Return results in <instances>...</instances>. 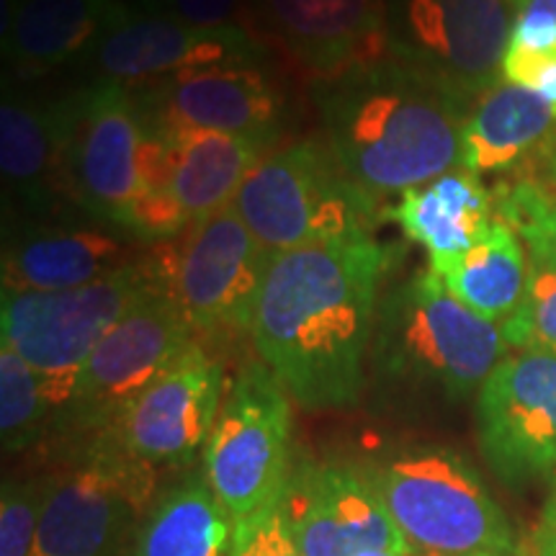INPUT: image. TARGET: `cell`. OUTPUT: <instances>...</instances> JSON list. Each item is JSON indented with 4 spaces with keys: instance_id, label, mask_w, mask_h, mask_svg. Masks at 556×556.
Masks as SVG:
<instances>
[{
    "instance_id": "8",
    "label": "cell",
    "mask_w": 556,
    "mask_h": 556,
    "mask_svg": "<svg viewBox=\"0 0 556 556\" xmlns=\"http://www.w3.org/2000/svg\"><path fill=\"white\" fill-rule=\"evenodd\" d=\"M507 0H384L387 58L464 103L503 83Z\"/></svg>"
},
{
    "instance_id": "6",
    "label": "cell",
    "mask_w": 556,
    "mask_h": 556,
    "mask_svg": "<svg viewBox=\"0 0 556 556\" xmlns=\"http://www.w3.org/2000/svg\"><path fill=\"white\" fill-rule=\"evenodd\" d=\"M232 206L274 253L371 232L381 219L379 201L361 191L330 150L312 139L263 157Z\"/></svg>"
},
{
    "instance_id": "10",
    "label": "cell",
    "mask_w": 556,
    "mask_h": 556,
    "mask_svg": "<svg viewBox=\"0 0 556 556\" xmlns=\"http://www.w3.org/2000/svg\"><path fill=\"white\" fill-rule=\"evenodd\" d=\"M142 150L144 122L124 83L99 80L65 99L60 191L122 232L142 191Z\"/></svg>"
},
{
    "instance_id": "11",
    "label": "cell",
    "mask_w": 556,
    "mask_h": 556,
    "mask_svg": "<svg viewBox=\"0 0 556 556\" xmlns=\"http://www.w3.org/2000/svg\"><path fill=\"white\" fill-rule=\"evenodd\" d=\"M197 336L173 278L157 281L90 353L65 417L78 428L106 433L152 381L199 343Z\"/></svg>"
},
{
    "instance_id": "2",
    "label": "cell",
    "mask_w": 556,
    "mask_h": 556,
    "mask_svg": "<svg viewBox=\"0 0 556 556\" xmlns=\"http://www.w3.org/2000/svg\"><path fill=\"white\" fill-rule=\"evenodd\" d=\"M325 148L374 201L464 168L469 103L392 58L312 83Z\"/></svg>"
},
{
    "instance_id": "31",
    "label": "cell",
    "mask_w": 556,
    "mask_h": 556,
    "mask_svg": "<svg viewBox=\"0 0 556 556\" xmlns=\"http://www.w3.org/2000/svg\"><path fill=\"white\" fill-rule=\"evenodd\" d=\"M229 556H304L291 536L281 503H274L255 510L240 523H235L232 552Z\"/></svg>"
},
{
    "instance_id": "19",
    "label": "cell",
    "mask_w": 556,
    "mask_h": 556,
    "mask_svg": "<svg viewBox=\"0 0 556 556\" xmlns=\"http://www.w3.org/2000/svg\"><path fill=\"white\" fill-rule=\"evenodd\" d=\"M137 263L127 242L103 229L29 227L5 242L3 289H78Z\"/></svg>"
},
{
    "instance_id": "39",
    "label": "cell",
    "mask_w": 556,
    "mask_h": 556,
    "mask_svg": "<svg viewBox=\"0 0 556 556\" xmlns=\"http://www.w3.org/2000/svg\"><path fill=\"white\" fill-rule=\"evenodd\" d=\"M103 3H109V0H103Z\"/></svg>"
},
{
    "instance_id": "33",
    "label": "cell",
    "mask_w": 556,
    "mask_h": 556,
    "mask_svg": "<svg viewBox=\"0 0 556 556\" xmlns=\"http://www.w3.org/2000/svg\"><path fill=\"white\" fill-rule=\"evenodd\" d=\"M144 3L199 29L245 26V0H144Z\"/></svg>"
},
{
    "instance_id": "26",
    "label": "cell",
    "mask_w": 556,
    "mask_h": 556,
    "mask_svg": "<svg viewBox=\"0 0 556 556\" xmlns=\"http://www.w3.org/2000/svg\"><path fill=\"white\" fill-rule=\"evenodd\" d=\"M435 274L458 302L503 325L526 294L531 258L518 235L505 222L495 219L475 248Z\"/></svg>"
},
{
    "instance_id": "1",
    "label": "cell",
    "mask_w": 556,
    "mask_h": 556,
    "mask_svg": "<svg viewBox=\"0 0 556 556\" xmlns=\"http://www.w3.org/2000/svg\"><path fill=\"white\" fill-rule=\"evenodd\" d=\"M392 263V250L371 232L274 253L250 336L296 405L348 409L361 400L381 278Z\"/></svg>"
},
{
    "instance_id": "13",
    "label": "cell",
    "mask_w": 556,
    "mask_h": 556,
    "mask_svg": "<svg viewBox=\"0 0 556 556\" xmlns=\"http://www.w3.org/2000/svg\"><path fill=\"white\" fill-rule=\"evenodd\" d=\"M274 250L261 245L232 204L191 222L173 266V291L199 336L250 332Z\"/></svg>"
},
{
    "instance_id": "37",
    "label": "cell",
    "mask_w": 556,
    "mask_h": 556,
    "mask_svg": "<svg viewBox=\"0 0 556 556\" xmlns=\"http://www.w3.org/2000/svg\"><path fill=\"white\" fill-rule=\"evenodd\" d=\"M552 180L556 184V152H554V157H552Z\"/></svg>"
},
{
    "instance_id": "15",
    "label": "cell",
    "mask_w": 556,
    "mask_h": 556,
    "mask_svg": "<svg viewBox=\"0 0 556 556\" xmlns=\"http://www.w3.org/2000/svg\"><path fill=\"white\" fill-rule=\"evenodd\" d=\"M261 45L248 26L199 29L170 13L144 3V9L111 5L109 21L90 60L101 80L152 83L189 70L219 65H255Z\"/></svg>"
},
{
    "instance_id": "25",
    "label": "cell",
    "mask_w": 556,
    "mask_h": 556,
    "mask_svg": "<svg viewBox=\"0 0 556 556\" xmlns=\"http://www.w3.org/2000/svg\"><path fill=\"white\" fill-rule=\"evenodd\" d=\"M235 520L208 490L204 475L170 486L148 510L135 556H229Z\"/></svg>"
},
{
    "instance_id": "4",
    "label": "cell",
    "mask_w": 556,
    "mask_h": 556,
    "mask_svg": "<svg viewBox=\"0 0 556 556\" xmlns=\"http://www.w3.org/2000/svg\"><path fill=\"white\" fill-rule=\"evenodd\" d=\"M387 513L420 556H505L516 531L456 451L413 446L361 464Z\"/></svg>"
},
{
    "instance_id": "3",
    "label": "cell",
    "mask_w": 556,
    "mask_h": 556,
    "mask_svg": "<svg viewBox=\"0 0 556 556\" xmlns=\"http://www.w3.org/2000/svg\"><path fill=\"white\" fill-rule=\"evenodd\" d=\"M507 353L503 328L458 302L433 268L415 270L379 299L368 356L384 384L464 400Z\"/></svg>"
},
{
    "instance_id": "16",
    "label": "cell",
    "mask_w": 556,
    "mask_h": 556,
    "mask_svg": "<svg viewBox=\"0 0 556 556\" xmlns=\"http://www.w3.org/2000/svg\"><path fill=\"white\" fill-rule=\"evenodd\" d=\"M142 119L160 131H222L261 142L281 131L283 99L255 65H219L168 75L131 90Z\"/></svg>"
},
{
    "instance_id": "32",
    "label": "cell",
    "mask_w": 556,
    "mask_h": 556,
    "mask_svg": "<svg viewBox=\"0 0 556 556\" xmlns=\"http://www.w3.org/2000/svg\"><path fill=\"white\" fill-rule=\"evenodd\" d=\"M507 47L523 52L556 50V0H523Z\"/></svg>"
},
{
    "instance_id": "17",
    "label": "cell",
    "mask_w": 556,
    "mask_h": 556,
    "mask_svg": "<svg viewBox=\"0 0 556 556\" xmlns=\"http://www.w3.org/2000/svg\"><path fill=\"white\" fill-rule=\"evenodd\" d=\"M222 402L225 368L197 343L131 402L111 433L152 469L180 467L204 451Z\"/></svg>"
},
{
    "instance_id": "12",
    "label": "cell",
    "mask_w": 556,
    "mask_h": 556,
    "mask_svg": "<svg viewBox=\"0 0 556 556\" xmlns=\"http://www.w3.org/2000/svg\"><path fill=\"white\" fill-rule=\"evenodd\" d=\"M477 441L507 486L556 477V353L513 351L477 392Z\"/></svg>"
},
{
    "instance_id": "30",
    "label": "cell",
    "mask_w": 556,
    "mask_h": 556,
    "mask_svg": "<svg viewBox=\"0 0 556 556\" xmlns=\"http://www.w3.org/2000/svg\"><path fill=\"white\" fill-rule=\"evenodd\" d=\"M47 479H13L0 495V556H31Z\"/></svg>"
},
{
    "instance_id": "23",
    "label": "cell",
    "mask_w": 556,
    "mask_h": 556,
    "mask_svg": "<svg viewBox=\"0 0 556 556\" xmlns=\"http://www.w3.org/2000/svg\"><path fill=\"white\" fill-rule=\"evenodd\" d=\"M65 101L37 103L5 93L0 106L3 184L29 212H47L60 191Z\"/></svg>"
},
{
    "instance_id": "34",
    "label": "cell",
    "mask_w": 556,
    "mask_h": 556,
    "mask_svg": "<svg viewBox=\"0 0 556 556\" xmlns=\"http://www.w3.org/2000/svg\"><path fill=\"white\" fill-rule=\"evenodd\" d=\"M533 554L556 556V523H539L533 536Z\"/></svg>"
},
{
    "instance_id": "36",
    "label": "cell",
    "mask_w": 556,
    "mask_h": 556,
    "mask_svg": "<svg viewBox=\"0 0 556 556\" xmlns=\"http://www.w3.org/2000/svg\"><path fill=\"white\" fill-rule=\"evenodd\" d=\"M358 556H420V554H415V552H381V548H374V552H364Z\"/></svg>"
},
{
    "instance_id": "20",
    "label": "cell",
    "mask_w": 556,
    "mask_h": 556,
    "mask_svg": "<svg viewBox=\"0 0 556 556\" xmlns=\"http://www.w3.org/2000/svg\"><path fill=\"white\" fill-rule=\"evenodd\" d=\"M402 232L428 250L430 268L441 270L477 245L495 222V199L475 173L458 168L400 193L384 208Z\"/></svg>"
},
{
    "instance_id": "27",
    "label": "cell",
    "mask_w": 556,
    "mask_h": 556,
    "mask_svg": "<svg viewBox=\"0 0 556 556\" xmlns=\"http://www.w3.org/2000/svg\"><path fill=\"white\" fill-rule=\"evenodd\" d=\"M52 413L39 374L11 345H0V438L5 454L34 446Z\"/></svg>"
},
{
    "instance_id": "24",
    "label": "cell",
    "mask_w": 556,
    "mask_h": 556,
    "mask_svg": "<svg viewBox=\"0 0 556 556\" xmlns=\"http://www.w3.org/2000/svg\"><path fill=\"white\" fill-rule=\"evenodd\" d=\"M556 127V109L516 83H500L469 111L462 135L464 170L503 173L536 150Z\"/></svg>"
},
{
    "instance_id": "35",
    "label": "cell",
    "mask_w": 556,
    "mask_h": 556,
    "mask_svg": "<svg viewBox=\"0 0 556 556\" xmlns=\"http://www.w3.org/2000/svg\"><path fill=\"white\" fill-rule=\"evenodd\" d=\"M541 523H556V486H554L552 500L546 503V510H544V518H541Z\"/></svg>"
},
{
    "instance_id": "38",
    "label": "cell",
    "mask_w": 556,
    "mask_h": 556,
    "mask_svg": "<svg viewBox=\"0 0 556 556\" xmlns=\"http://www.w3.org/2000/svg\"><path fill=\"white\" fill-rule=\"evenodd\" d=\"M507 3H513V5H520V3H523V0H507Z\"/></svg>"
},
{
    "instance_id": "7",
    "label": "cell",
    "mask_w": 556,
    "mask_h": 556,
    "mask_svg": "<svg viewBox=\"0 0 556 556\" xmlns=\"http://www.w3.org/2000/svg\"><path fill=\"white\" fill-rule=\"evenodd\" d=\"M263 361L229 381L201 458L208 490L235 523L281 497L291 469V405Z\"/></svg>"
},
{
    "instance_id": "22",
    "label": "cell",
    "mask_w": 556,
    "mask_h": 556,
    "mask_svg": "<svg viewBox=\"0 0 556 556\" xmlns=\"http://www.w3.org/2000/svg\"><path fill=\"white\" fill-rule=\"evenodd\" d=\"M114 0H3V50L13 67L26 75L67 65L93 52Z\"/></svg>"
},
{
    "instance_id": "5",
    "label": "cell",
    "mask_w": 556,
    "mask_h": 556,
    "mask_svg": "<svg viewBox=\"0 0 556 556\" xmlns=\"http://www.w3.org/2000/svg\"><path fill=\"white\" fill-rule=\"evenodd\" d=\"M163 278H168L163 263L142 261L78 289H3V343L39 374L54 413L67 409L83 366L103 336Z\"/></svg>"
},
{
    "instance_id": "29",
    "label": "cell",
    "mask_w": 556,
    "mask_h": 556,
    "mask_svg": "<svg viewBox=\"0 0 556 556\" xmlns=\"http://www.w3.org/2000/svg\"><path fill=\"white\" fill-rule=\"evenodd\" d=\"M500 328L513 351L556 353V266L531 263L526 294Z\"/></svg>"
},
{
    "instance_id": "14",
    "label": "cell",
    "mask_w": 556,
    "mask_h": 556,
    "mask_svg": "<svg viewBox=\"0 0 556 556\" xmlns=\"http://www.w3.org/2000/svg\"><path fill=\"white\" fill-rule=\"evenodd\" d=\"M278 503L304 556H358L374 548L415 552L361 464H294Z\"/></svg>"
},
{
    "instance_id": "21",
    "label": "cell",
    "mask_w": 556,
    "mask_h": 556,
    "mask_svg": "<svg viewBox=\"0 0 556 556\" xmlns=\"http://www.w3.org/2000/svg\"><path fill=\"white\" fill-rule=\"evenodd\" d=\"M160 131V129H157ZM168 180L165 191L186 219L197 222L232 204L250 170L263 160L261 142L222 131H176L168 135Z\"/></svg>"
},
{
    "instance_id": "18",
    "label": "cell",
    "mask_w": 556,
    "mask_h": 556,
    "mask_svg": "<svg viewBox=\"0 0 556 556\" xmlns=\"http://www.w3.org/2000/svg\"><path fill=\"white\" fill-rule=\"evenodd\" d=\"M245 26L315 78L387 58L384 0H245Z\"/></svg>"
},
{
    "instance_id": "28",
    "label": "cell",
    "mask_w": 556,
    "mask_h": 556,
    "mask_svg": "<svg viewBox=\"0 0 556 556\" xmlns=\"http://www.w3.org/2000/svg\"><path fill=\"white\" fill-rule=\"evenodd\" d=\"M495 219L526 242L531 263L556 266V191L531 178L497 186Z\"/></svg>"
},
{
    "instance_id": "9",
    "label": "cell",
    "mask_w": 556,
    "mask_h": 556,
    "mask_svg": "<svg viewBox=\"0 0 556 556\" xmlns=\"http://www.w3.org/2000/svg\"><path fill=\"white\" fill-rule=\"evenodd\" d=\"M152 495L155 469L111 430L99 433L73 467L47 477L31 556H116Z\"/></svg>"
}]
</instances>
